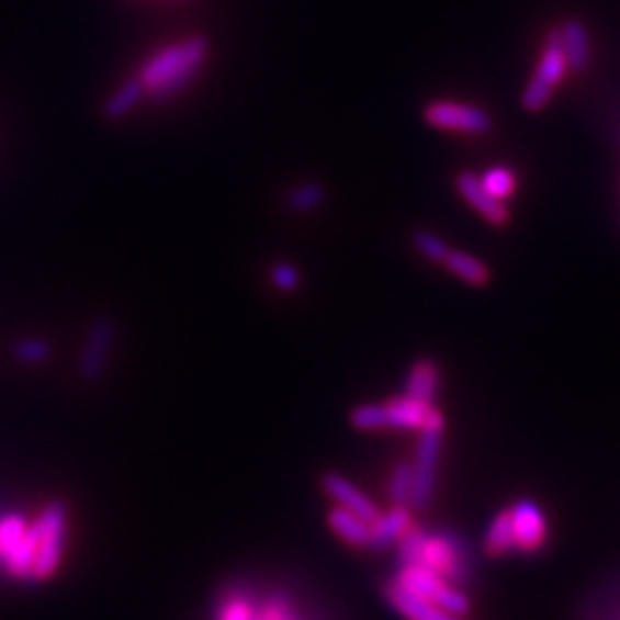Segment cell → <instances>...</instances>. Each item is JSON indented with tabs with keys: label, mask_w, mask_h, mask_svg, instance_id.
Here are the masks:
<instances>
[{
	"label": "cell",
	"mask_w": 620,
	"mask_h": 620,
	"mask_svg": "<svg viewBox=\"0 0 620 620\" xmlns=\"http://www.w3.org/2000/svg\"><path fill=\"white\" fill-rule=\"evenodd\" d=\"M205 58L207 40L203 35H193L184 42L161 48L140 67L136 77L155 99H168L180 92L201 71Z\"/></svg>",
	"instance_id": "cell-1"
},
{
	"label": "cell",
	"mask_w": 620,
	"mask_h": 620,
	"mask_svg": "<svg viewBox=\"0 0 620 620\" xmlns=\"http://www.w3.org/2000/svg\"><path fill=\"white\" fill-rule=\"evenodd\" d=\"M403 563H420L443 579L455 586L471 579L469 552L464 542L449 531H428L420 527H409L407 533L398 540Z\"/></svg>",
	"instance_id": "cell-2"
},
{
	"label": "cell",
	"mask_w": 620,
	"mask_h": 620,
	"mask_svg": "<svg viewBox=\"0 0 620 620\" xmlns=\"http://www.w3.org/2000/svg\"><path fill=\"white\" fill-rule=\"evenodd\" d=\"M37 556L33 565L31 582H46L56 577L67 550L69 515L63 501L46 504L37 517Z\"/></svg>",
	"instance_id": "cell-3"
},
{
	"label": "cell",
	"mask_w": 620,
	"mask_h": 620,
	"mask_svg": "<svg viewBox=\"0 0 620 620\" xmlns=\"http://www.w3.org/2000/svg\"><path fill=\"white\" fill-rule=\"evenodd\" d=\"M393 582L453 616L464 618L471 611L469 595L460 586L439 577L435 570L420 563H405Z\"/></svg>",
	"instance_id": "cell-4"
},
{
	"label": "cell",
	"mask_w": 620,
	"mask_h": 620,
	"mask_svg": "<svg viewBox=\"0 0 620 620\" xmlns=\"http://www.w3.org/2000/svg\"><path fill=\"white\" fill-rule=\"evenodd\" d=\"M441 441H443V416L437 412L430 424L420 430V439L416 446L414 458V487H412V510H426L432 501V494L437 487V464L441 455Z\"/></svg>",
	"instance_id": "cell-5"
},
{
	"label": "cell",
	"mask_w": 620,
	"mask_h": 620,
	"mask_svg": "<svg viewBox=\"0 0 620 620\" xmlns=\"http://www.w3.org/2000/svg\"><path fill=\"white\" fill-rule=\"evenodd\" d=\"M565 69H567V60H565V54H563L561 31H554V33L548 35V44H544V54L540 58V65L533 74L531 83L525 90L522 104H525L527 111L536 113L550 102V97H552L554 88L561 83Z\"/></svg>",
	"instance_id": "cell-6"
},
{
	"label": "cell",
	"mask_w": 620,
	"mask_h": 620,
	"mask_svg": "<svg viewBox=\"0 0 620 620\" xmlns=\"http://www.w3.org/2000/svg\"><path fill=\"white\" fill-rule=\"evenodd\" d=\"M510 510L515 550L522 554H536L548 542V519H544L540 506L531 499L517 501Z\"/></svg>",
	"instance_id": "cell-7"
},
{
	"label": "cell",
	"mask_w": 620,
	"mask_h": 620,
	"mask_svg": "<svg viewBox=\"0 0 620 620\" xmlns=\"http://www.w3.org/2000/svg\"><path fill=\"white\" fill-rule=\"evenodd\" d=\"M426 120L439 129H455L469 134H485L492 127V117L485 109L453 104V102H435L426 109Z\"/></svg>",
	"instance_id": "cell-8"
},
{
	"label": "cell",
	"mask_w": 620,
	"mask_h": 620,
	"mask_svg": "<svg viewBox=\"0 0 620 620\" xmlns=\"http://www.w3.org/2000/svg\"><path fill=\"white\" fill-rule=\"evenodd\" d=\"M113 340H115V322L111 317L97 319L92 329H90V334H88V340L83 345L81 363H79L81 377L86 382H97L106 372Z\"/></svg>",
	"instance_id": "cell-9"
},
{
	"label": "cell",
	"mask_w": 620,
	"mask_h": 620,
	"mask_svg": "<svg viewBox=\"0 0 620 620\" xmlns=\"http://www.w3.org/2000/svg\"><path fill=\"white\" fill-rule=\"evenodd\" d=\"M322 489H325L338 506H342V508H347L350 512L359 515L361 519H365L368 525L375 522V519L382 512L375 501L368 499V496L354 483H350L340 474H325V476H322Z\"/></svg>",
	"instance_id": "cell-10"
},
{
	"label": "cell",
	"mask_w": 620,
	"mask_h": 620,
	"mask_svg": "<svg viewBox=\"0 0 620 620\" xmlns=\"http://www.w3.org/2000/svg\"><path fill=\"white\" fill-rule=\"evenodd\" d=\"M455 187L466 198L469 205L476 207L489 223H494V226H504V223H508L510 218L508 207L499 201V198H494L485 191L483 182L474 176V172H460L455 178Z\"/></svg>",
	"instance_id": "cell-11"
},
{
	"label": "cell",
	"mask_w": 620,
	"mask_h": 620,
	"mask_svg": "<svg viewBox=\"0 0 620 620\" xmlns=\"http://www.w3.org/2000/svg\"><path fill=\"white\" fill-rule=\"evenodd\" d=\"M386 600L395 611L405 616L407 620H462L460 616H453L449 611L439 609L437 605H432L424 598H418V595L409 593L407 588H403L401 584H395V582H391L386 586Z\"/></svg>",
	"instance_id": "cell-12"
},
{
	"label": "cell",
	"mask_w": 620,
	"mask_h": 620,
	"mask_svg": "<svg viewBox=\"0 0 620 620\" xmlns=\"http://www.w3.org/2000/svg\"><path fill=\"white\" fill-rule=\"evenodd\" d=\"M435 414H437L435 405L412 401L407 395H403V398H393L384 405L386 428H395V430H424Z\"/></svg>",
	"instance_id": "cell-13"
},
{
	"label": "cell",
	"mask_w": 620,
	"mask_h": 620,
	"mask_svg": "<svg viewBox=\"0 0 620 620\" xmlns=\"http://www.w3.org/2000/svg\"><path fill=\"white\" fill-rule=\"evenodd\" d=\"M412 508L409 506H393L386 512H380L375 522L370 525L372 531V550H384L388 544L398 542L407 529L412 527Z\"/></svg>",
	"instance_id": "cell-14"
},
{
	"label": "cell",
	"mask_w": 620,
	"mask_h": 620,
	"mask_svg": "<svg viewBox=\"0 0 620 620\" xmlns=\"http://www.w3.org/2000/svg\"><path fill=\"white\" fill-rule=\"evenodd\" d=\"M329 519V527L336 536H340L347 544H352V548H370L372 544V531H370V525L365 522V519H361L359 515L350 512L347 508L342 506H336L329 510L327 515Z\"/></svg>",
	"instance_id": "cell-15"
},
{
	"label": "cell",
	"mask_w": 620,
	"mask_h": 620,
	"mask_svg": "<svg viewBox=\"0 0 620 620\" xmlns=\"http://www.w3.org/2000/svg\"><path fill=\"white\" fill-rule=\"evenodd\" d=\"M563 40V54L567 60V69L584 71L590 60V44H588V31L579 19H570L563 23L561 29Z\"/></svg>",
	"instance_id": "cell-16"
},
{
	"label": "cell",
	"mask_w": 620,
	"mask_h": 620,
	"mask_svg": "<svg viewBox=\"0 0 620 620\" xmlns=\"http://www.w3.org/2000/svg\"><path fill=\"white\" fill-rule=\"evenodd\" d=\"M439 388V368L430 359H420L409 368V377L405 384V395L412 401L420 403H435V395Z\"/></svg>",
	"instance_id": "cell-17"
},
{
	"label": "cell",
	"mask_w": 620,
	"mask_h": 620,
	"mask_svg": "<svg viewBox=\"0 0 620 620\" xmlns=\"http://www.w3.org/2000/svg\"><path fill=\"white\" fill-rule=\"evenodd\" d=\"M33 519L21 512H5L0 515V567L16 554L23 538L29 536Z\"/></svg>",
	"instance_id": "cell-18"
},
{
	"label": "cell",
	"mask_w": 620,
	"mask_h": 620,
	"mask_svg": "<svg viewBox=\"0 0 620 620\" xmlns=\"http://www.w3.org/2000/svg\"><path fill=\"white\" fill-rule=\"evenodd\" d=\"M483 550L487 556H504L515 550V533H512V519L510 510H504L492 519V525L485 533Z\"/></svg>",
	"instance_id": "cell-19"
},
{
	"label": "cell",
	"mask_w": 620,
	"mask_h": 620,
	"mask_svg": "<svg viewBox=\"0 0 620 620\" xmlns=\"http://www.w3.org/2000/svg\"><path fill=\"white\" fill-rule=\"evenodd\" d=\"M443 264L449 267L455 277L471 285H487L489 283V269L483 260L469 256L464 251H451L446 256Z\"/></svg>",
	"instance_id": "cell-20"
},
{
	"label": "cell",
	"mask_w": 620,
	"mask_h": 620,
	"mask_svg": "<svg viewBox=\"0 0 620 620\" xmlns=\"http://www.w3.org/2000/svg\"><path fill=\"white\" fill-rule=\"evenodd\" d=\"M145 92L147 90H145V86H143V81L138 77L129 79L106 102V106H104L106 117H111V120L124 117V115H127L129 111H134L140 104V99L145 97Z\"/></svg>",
	"instance_id": "cell-21"
},
{
	"label": "cell",
	"mask_w": 620,
	"mask_h": 620,
	"mask_svg": "<svg viewBox=\"0 0 620 620\" xmlns=\"http://www.w3.org/2000/svg\"><path fill=\"white\" fill-rule=\"evenodd\" d=\"M414 487V469L409 462H398L388 476V499L393 506H409Z\"/></svg>",
	"instance_id": "cell-22"
},
{
	"label": "cell",
	"mask_w": 620,
	"mask_h": 620,
	"mask_svg": "<svg viewBox=\"0 0 620 620\" xmlns=\"http://www.w3.org/2000/svg\"><path fill=\"white\" fill-rule=\"evenodd\" d=\"M322 203H325V189H322L317 182H304L300 187H294L288 195V205L300 214H308L317 210Z\"/></svg>",
	"instance_id": "cell-23"
},
{
	"label": "cell",
	"mask_w": 620,
	"mask_h": 620,
	"mask_svg": "<svg viewBox=\"0 0 620 620\" xmlns=\"http://www.w3.org/2000/svg\"><path fill=\"white\" fill-rule=\"evenodd\" d=\"M14 357L26 365H37L52 357V347L42 338H23L14 345Z\"/></svg>",
	"instance_id": "cell-24"
},
{
	"label": "cell",
	"mask_w": 620,
	"mask_h": 620,
	"mask_svg": "<svg viewBox=\"0 0 620 620\" xmlns=\"http://www.w3.org/2000/svg\"><path fill=\"white\" fill-rule=\"evenodd\" d=\"M485 191L494 198H499V201H504V198H508L517 184L515 176L508 170V168H489L485 172V178L481 180Z\"/></svg>",
	"instance_id": "cell-25"
},
{
	"label": "cell",
	"mask_w": 620,
	"mask_h": 620,
	"mask_svg": "<svg viewBox=\"0 0 620 620\" xmlns=\"http://www.w3.org/2000/svg\"><path fill=\"white\" fill-rule=\"evenodd\" d=\"M350 424L357 430H386L384 405H359L350 414Z\"/></svg>",
	"instance_id": "cell-26"
},
{
	"label": "cell",
	"mask_w": 620,
	"mask_h": 620,
	"mask_svg": "<svg viewBox=\"0 0 620 620\" xmlns=\"http://www.w3.org/2000/svg\"><path fill=\"white\" fill-rule=\"evenodd\" d=\"M414 246H416L418 251L424 253L426 258H430L432 262H441V264H443L446 256L451 253L449 244H446L441 237L428 233V230H416V233H414Z\"/></svg>",
	"instance_id": "cell-27"
},
{
	"label": "cell",
	"mask_w": 620,
	"mask_h": 620,
	"mask_svg": "<svg viewBox=\"0 0 620 620\" xmlns=\"http://www.w3.org/2000/svg\"><path fill=\"white\" fill-rule=\"evenodd\" d=\"M218 620H256V611L246 598L241 595H233L226 602H223L218 611Z\"/></svg>",
	"instance_id": "cell-28"
},
{
	"label": "cell",
	"mask_w": 620,
	"mask_h": 620,
	"mask_svg": "<svg viewBox=\"0 0 620 620\" xmlns=\"http://www.w3.org/2000/svg\"><path fill=\"white\" fill-rule=\"evenodd\" d=\"M271 281H274L277 288L281 290H294L300 285V271H296L292 264H277L271 269Z\"/></svg>",
	"instance_id": "cell-29"
},
{
	"label": "cell",
	"mask_w": 620,
	"mask_h": 620,
	"mask_svg": "<svg viewBox=\"0 0 620 620\" xmlns=\"http://www.w3.org/2000/svg\"><path fill=\"white\" fill-rule=\"evenodd\" d=\"M256 620H258V618H256ZM260 620H292V618H290V613L285 611V607H283L281 602H271Z\"/></svg>",
	"instance_id": "cell-30"
}]
</instances>
